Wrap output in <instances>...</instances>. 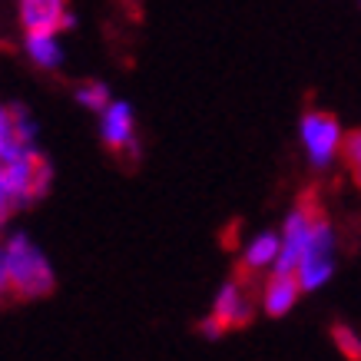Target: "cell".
Returning a JSON list of instances; mask_svg holds the SVG:
<instances>
[{
  "label": "cell",
  "mask_w": 361,
  "mask_h": 361,
  "mask_svg": "<svg viewBox=\"0 0 361 361\" xmlns=\"http://www.w3.org/2000/svg\"><path fill=\"white\" fill-rule=\"evenodd\" d=\"M54 169L33 142H17L0 156V216L7 219L13 209L40 199L50 189Z\"/></svg>",
  "instance_id": "1"
},
{
  "label": "cell",
  "mask_w": 361,
  "mask_h": 361,
  "mask_svg": "<svg viewBox=\"0 0 361 361\" xmlns=\"http://www.w3.org/2000/svg\"><path fill=\"white\" fill-rule=\"evenodd\" d=\"M0 265L7 275V288L17 298H44L54 292V265L27 235H11L0 242Z\"/></svg>",
  "instance_id": "2"
},
{
  "label": "cell",
  "mask_w": 361,
  "mask_h": 361,
  "mask_svg": "<svg viewBox=\"0 0 361 361\" xmlns=\"http://www.w3.org/2000/svg\"><path fill=\"white\" fill-rule=\"evenodd\" d=\"M331 275H335V229L318 209L308 245L295 265V279L302 285V292H315V288L331 282Z\"/></svg>",
  "instance_id": "3"
},
{
  "label": "cell",
  "mask_w": 361,
  "mask_h": 361,
  "mask_svg": "<svg viewBox=\"0 0 361 361\" xmlns=\"http://www.w3.org/2000/svg\"><path fill=\"white\" fill-rule=\"evenodd\" d=\"M298 140H302V149L312 159V166L325 169L341 156V142H345V130L341 123L325 110H308L298 123Z\"/></svg>",
  "instance_id": "4"
},
{
  "label": "cell",
  "mask_w": 361,
  "mask_h": 361,
  "mask_svg": "<svg viewBox=\"0 0 361 361\" xmlns=\"http://www.w3.org/2000/svg\"><path fill=\"white\" fill-rule=\"evenodd\" d=\"M315 206H295L288 212V219L282 222L279 229V259H275V269L282 272H295L298 259L308 245V235H312V222H315Z\"/></svg>",
  "instance_id": "5"
},
{
  "label": "cell",
  "mask_w": 361,
  "mask_h": 361,
  "mask_svg": "<svg viewBox=\"0 0 361 361\" xmlns=\"http://www.w3.org/2000/svg\"><path fill=\"white\" fill-rule=\"evenodd\" d=\"M23 30H66L73 27V11L70 0H17Z\"/></svg>",
  "instance_id": "6"
},
{
  "label": "cell",
  "mask_w": 361,
  "mask_h": 361,
  "mask_svg": "<svg viewBox=\"0 0 361 361\" xmlns=\"http://www.w3.org/2000/svg\"><path fill=\"white\" fill-rule=\"evenodd\" d=\"M99 136L103 142L123 153V149H133V142H136V116L126 103L120 99H110L103 110H99Z\"/></svg>",
  "instance_id": "7"
},
{
  "label": "cell",
  "mask_w": 361,
  "mask_h": 361,
  "mask_svg": "<svg viewBox=\"0 0 361 361\" xmlns=\"http://www.w3.org/2000/svg\"><path fill=\"white\" fill-rule=\"evenodd\" d=\"M252 295L249 288H245V282L242 279H232V282H226L216 292V302H212V315L219 318L222 325H226V331L229 329H242V325H249L252 318Z\"/></svg>",
  "instance_id": "8"
},
{
  "label": "cell",
  "mask_w": 361,
  "mask_h": 361,
  "mask_svg": "<svg viewBox=\"0 0 361 361\" xmlns=\"http://www.w3.org/2000/svg\"><path fill=\"white\" fill-rule=\"evenodd\" d=\"M298 295H302V285H298L295 272H282V269H272L262 282V295H259V305L269 312V315H288L295 308Z\"/></svg>",
  "instance_id": "9"
},
{
  "label": "cell",
  "mask_w": 361,
  "mask_h": 361,
  "mask_svg": "<svg viewBox=\"0 0 361 361\" xmlns=\"http://www.w3.org/2000/svg\"><path fill=\"white\" fill-rule=\"evenodd\" d=\"M23 50L30 56V63L40 70H56L63 63V44H60V33L54 30H27Z\"/></svg>",
  "instance_id": "10"
},
{
  "label": "cell",
  "mask_w": 361,
  "mask_h": 361,
  "mask_svg": "<svg viewBox=\"0 0 361 361\" xmlns=\"http://www.w3.org/2000/svg\"><path fill=\"white\" fill-rule=\"evenodd\" d=\"M275 259H279V232H255L242 249L245 272H272Z\"/></svg>",
  "instance_id": "11"
},
{
  "label": "cell",
  "mask_w": 361,
  "mask_h": 361,
  "mask_svg": "<svg viewBox=\"0 0 361 361\" xmlns=\"http://www.w3.org/2000/svg\"><path fill=\"white\" fill-rule=\"evenodd\" d=\"M77 103L87 106V110L99 113L106 103H110V90H106V83H99V80H87V83L77 87Z\"/></svg>",
  "instance_id": "12"
},
{
  "label": "cell",
  "mask_w": 361,
  "mask_h": 361,
  "mask_svg": "<svg viewBox=\"0 0 361 361\" xmlns=\"http://www.w3.org/2000/svg\"><path fill=\"white\" fill-rule=\"evenodd\" d=\"M341 159H345V166H348L355 186L361 189V130L345 133V142H341Z\"/></svg>",
  "instance_id": "13"
},
{
  "label": "cell",
  "mask_w": 361,
  "mask_h": 361,
  "mask_svg": "<svg viewBox=\"0 0 361 361\" xmlns=\"http://www.w3.org/2000/svg\"><path fill=\"white\" fill-rule=\"evenodd\" d=\"M331 341H335V348L348 361H361V335L351 325H335L331 329Z\"/></svg>",
  "instance_id": "14"
},
{
  "label": "cell",
  "mask_w": 361,
  "mask_h": 361,
  "mask_svg": "<svg viewBox=\"0 0 361 361\" xmlns=\"http://www.w3.org/2000/svg\"><path fill=\"white\" fill-rule=\"evenodd\" d=\"M17 142H23V140L13 130V110L11 106H0V156L7 153V149H13Z\"/></svg>",
  "instance_id": "15"
},
{
  "label": "cell",
  "mask_w": 361,
  "mask_h": 361,
  "mask_svg": "<svg viewBox=\"0 0 361 361\" xmlns=\"http://www.w3.org/2000/svg\"><path fill=\"white\" fill-rule=\"evenodd\" d=\"M13 110V130H17V136H20L23 142H33V120L30 113L20 110V106H11Z\"/></svg>",
  "instance_id": "16"
},
{
  "label": "cell",
  "mask_w": 361,
  "mask_h": 361,
  "mask_svg": "<svg viewBox=\"0 0 361 361\" xmlns=\"http://www.w3.org/2000/svg\"><path fill=\"white\" fill-rule=\"evenodd\" d=\"M199 331H202L206 338H219V335H226V325H222L219 318H216L212 312H209V315L202 318V322H199Z\"/></svg>",
  "instance_id": "17"
},
{
  "label": "cell",
  "mask_w": 361,
  "mask_h": 361,
  "mask_svg": "<svg viewBox=\"0 0 361 361\" xmlns=\"http://www.w3.org/2000/svg\"><path fill=\"white\" fill-rule=\"evenodd\" d=\"M11 295V288H7V275H4V265H0V302Z\"/></svg>",
  "instance_id": "18"
},
{
  "label": "cell",
  "mask_w": 361,
  "mask_h": 361,
  "mask_svg": "<svg viewBox=\"0 0 361 361\" xmlns=\"http://www.w3.org/2000/svg\"><path fill=\"white\" fill-rule=\"evenodd\" d=\"M4 222H7V219H4V216H0V235H4Z\"/></svg>",
  "instance_id": "19"
}]
</instances>
